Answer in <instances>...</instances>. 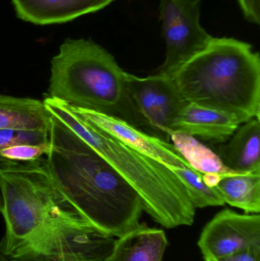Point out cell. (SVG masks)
Listing matches in <instances>:
<instances>
[{"label": "cell", "instance_id": "5", "mask_svg": "<svg viewBox=\"0 0 260 261\" xmlns=\"http://www.w3.org/2000/svg\"><path fill=\"white\" fill-rule=\"evenodd\" d=\"M47 96L130 124L142 120L128 98L125 71L111 54L91 40L67 38L61 44L51 60Z\"/></svg>", "mask_w": 260, "mask_h": 261}, {"label": "cell", "instance_id": "9", "mask_svg": "<svg viewBox=\"0 0 260 261\" xmlns=\"http://www.w3.org/2000/svg\"><path fill=\"white\" fill-rule=\"evenodd\" d=\"M198 245L204 257L216 258L247 250H260L259 215L222 210L206 225Z\"/></svg>", "mask_w": 260, "mask_h": 261}, {"label": "cell", "instance_id": "8", "mask_svg": "<svg viewBox=\"0 0 260 261\" xmlns=\"http://www.w3.org/2000/svg\"><path fill=\"white\" fill-rule=\"evenodd\" d=\"M125 84L131 106L142 120L168 135L174 132V121L187 102L172 78L159 73L140 78L125 72Z\"/></svg>", "mask_w": 260, "mask_h": 261}, {"label": "cell", "instance_id": "16", "mask_svg": "<svg viewBox=\"0 0 260 261\" xmlns=\"http://www.w3.org/2000/svg\"><path fill=\"white\" fill-rule=\"evenodd\" d=\"M215 189L225 203L246 213L260 212V172H232L222 176Z\"/></svg>", "mask_w": 260, "mask_h": 261}, {"label": "cell", "instance_id": "15", "mask_svg": "<svg viewBox=\"0 0 260 261\" xmlns=\"http://www.w3.org/2000/svg\"><path fill=\"white\" fill-rule=\"evenodd\" d=\"M169 136L177 150L195 170L203 175L209 187L215 188L222 176L234 172L224 166L217 153L194 137L179 132H172Z\"/></svg>", "mask_w": 260, "mask_h": 261}, {"label": "cell", "instance_id": "14", "mask_svg": "<svg viewBox=\"0 0 260 261\" xmlns=\"http://www.w3.org/2000/svg\"><path fill=\"white\" fill-rule=\"evenodd\" d=\"M51 118L43 101L0 94V130L49 133Z\"/></svg>", "mask_w": 260, "mask_h": 261}, {"label": "cell", "instance_id": "3", "mask_svg": "<svg viewBox=\"0 0 260 261\" xmlns=\"http://www.w3.org/2000/svg\"><path fill=\"white\" fill-rule=\"evenodd\" d=\"M44 105L105 160L138 193L143 210L166 228L192 225L195 208L186 189L166 167L111 134L82 119L62 101L47 97Z\"/></svg>", "mask_w": 260, "mask_h": 261}, {"label": "cell", "instance_id": "17", "mask_svg": "<svg viewBox=\"0 0 260 261\" xmlns=\"http://www.w3.org/2000/svg\"><path fill=\"white\" fill-rule=\"evenodd\" d=\"M50 149V143L38 144H19L0 150V162H28L47 154Z\"/></svg>", "mask_w": 260, "mask_h": 261}, {"label": "cell", "instance_id": "19", "mask_svg": "<svg viewBox=\"0 0 260 261\" xmlns=\"http://www.w3.org/2000/svg\"><path fill=\"white\" fill-rule=\"evenodd\" d=\"M246 19L254 24H259L260 0H238Z\"/></svg>", "mask_w": 260, "mask_h": 261}, {"label": "cell", "instance_id": "4", "mask_svg": "<svg viewBox=\"0 0 260 261\" xmlns=\"http://www.w3.org/2000/svg\"><path fill=\"white\" fill-rule=\"evenodd\" d=\"M170 77L186 102L233 115L241 124L259 119V55L248 43L214 38Z\"/></svg>", "mask_w": 260, "mask_h": 261}, {"label": "cell", "instance_id": "18", "mask_svg": "<svg viewBox=\"0 0 260 261\" xmlns=\"http://www.w3.org/2000/svg\"><path fill=\"white\" fill-rule=\"evenodd\" d=\"M48 134L30 130H0V150L19 144L38 145L47 144L50 142Z\"/></svg>", "mask_w": 260, "mask_h": 261}, {"label": "cell", "instance_id": "2", "mask_svg": "<svg viewBox=\"0 0 260 261\" xmlns=\"http://www.w3.org/2000/svg\"><path fill=\"white\" fill-rule=\"evenodd\" d=\"M48 135L47 170L78 213L113 237L138 227L143 207L135 189L53 115Z\"/></svg>", "mask_w": 260, "mask_h": 261}, {"label": "cell", "instance_id": "1", "mask_svg": "<svg viewBox=\"0 0 260 261\" xmlns=\"http://www.w3.org/2000/svg\"><path fill=\"white\" fill-rule=\"evenodd\" d=\"M0 252L14 261H106L115 239L87 222L52 179L44 158L2 163Z\"/></svg>", "mask_w": 260, "mask_h": 261}, {"label": "cell", "instance_id": "6", "mask_svg": "<svg viewBox=\"0 0 260 261\" xmlns=\"http://www.w3.org/2000/svg\"><path fill=\"white\" fill-rule=\"evenodd\" d=\"M79 115L92 125L114 135L170 170L186 189L195 208L225 204L218 190L207 186L203 175L191 166L174 144L147 135L114 116L87 110H79Z\"/></svg>", "mask_w": 260, "mask_h": 261}, {"label": "cell", "instance_id": "11", "mask_svg": "<svg viewBox=\"0 0 260 261\" xmlns=\"http://www.w3.org/2000/svg\"><path fill=\"white\" fill-rule=\"evenodd\" d=\"M241 125L236 116L187 102L176 118L174 132L214 142H225Z\"/></svg>", "mask_w": 260, "mask_h": 261}, {"label": "cell", "instance_id": "20", "mask_svg": "<svg viewBox=\"0 0 260 261\" xmlns=\"http://www.w3.org/2000/svg\"><path fill=\"white\" fill-rule=\"evenodd\" d=\"M205 261H260V250H247L224 257H204Z\"/></svg>", "mask_w": 260, "mask_h": 261}, {"label": "cell", "instance_id": "7", "mask_svg": "<svg viewBox=\"0 0 260 261\" xmlns=\"http://www.w3.org/2000/svg\"><path fill=\"white\" fill-rule=\"evenodd\" d=\"M201 0H160L159 12L166 58L157 73L170 77L213 40L200 24Z\"/></svg>", "mask_w": 260, "mask_h": 261}, {"label": "cell", "instance_id": "21", "mask_svg": "<svg viewBox=\"0 0 260 261\" xmlns=\"http://www.w3.org/2000/svg\"><path fill=\"white\" fill-rule=\"evenodd\" d=\"M0 261H14L12 260H11V259L8 258V257H6V256L3 255V254H2L1 252H0Z\"/></svg>", "mask_w": 260, "mask_h": 261}, {"label": "cell", "instance_id": "13", "mask_svg": "<svg viewBox=\"0 0 260 261\" xmlns=\"http://www.w3.org/2000/svg\"><path fill=\"white\" fill-rule=\"evenodd\" d=\"M167 245L163 230L140 224L115 240L106 261H162Z\"/></svg>", "mask_w": 260, "mask_h": 261}, {"label": "cell", "instance_id": "12", "mask_svg": "<svg viewBox=\"0 0 260 261\" xmlns=\"http://www.w3.org/2000/svg\"><path fill=\"white\" fill-rule=\"evenodd\" d=\"M217 154L225 167L238 173L260 172L259 119L243 123Z\"/></svg>", "mask_w": 260, "mask_h": 261}, {"label": "cell", "instance_id": "10", "mask_svg": "<svg viewBox=\"0 0 260 261\" xmlns=\"http://www.w3.org/2000/svg\"><path fill=\"white\" fill-rule=\"evenodd\" d=\"M114 0H12L17 16L38 25L61 24L93 13Z\"/></svg>", "mask_w": 260, "mask_h": 261}]
</instances>
